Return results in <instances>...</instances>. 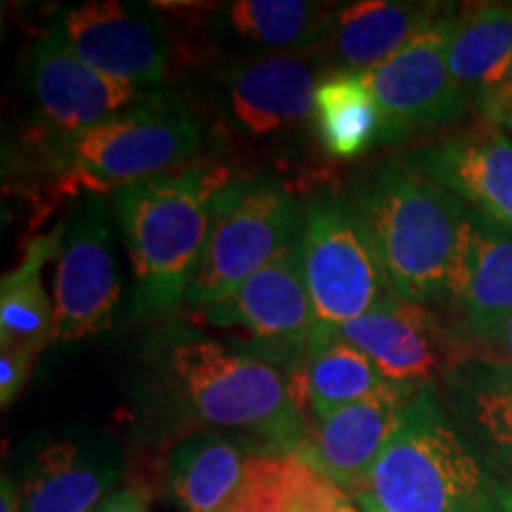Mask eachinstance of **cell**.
I'll return each mask as SVG.
<instances>
[{"mask_svg":"<svg viewBox=\"0 0 512 512\" xmlns=\"http://www.w3.org/2000/svg\"><path fill=\"white\" fill-rule=\"evenodd\" d=\"M415 389L420 387L389 382L380 392L339 408L309 430L297 456L316 467L344 496H356L394 437Z\"/></svg>","mask_w":512,"mask_h":512,"instance_id":"obj_17","label":"cell"},{"mask_svg":"<svg viewBox=\"0 0 512 512\" xmlns=\"http://www.w3.org/2000/svg\"><path fill=\"white\" fill-rule=\"evenodd\" d=\"M351 211L396 297L448 306L470 214L460 197L392 162L363 185Z\"/></svg>","mask_w":512,"mask_h":512,"instance_id":"obj_3","label":"cell"},{"mask_svg":"<svg viewBox=\"0 0 512 512\" xmlns=\"http://www.w3.org/2000/svg\"><path fill=\"white\" fill-rule=\"evenodd\" d=\"M124 477V453L110 437L43 448L24 482L22 512H93Z\"/></svg>","mask_w":512,"mask_h":512,"instance_id":"obj_21","label":"cell"},{"mask_svg":"<svg viewBox=\"0 0 512 512\" xmlns=\"http://www.w3.org/2000/svg\"><path fill=\"white\" fill-rule=\"evenodd\" d=\"M375 363L332 332H318L302 366V392L316 420L387 387ZM394 384V382H392Z\"/></svg>","mask_w":512,"mask_h":512,"instance_id":"obj_25","label":"cell"},{"mask_svg":"<svg viewBox=\"0 0 512 512\" xmlns=\"http://www.w3.org/2000/svg\"><path fill=\"white\" fill-rule=\"evenodd\" d=\"M64 223L24 247L22 259L0 283V342L41 354L55 339V304L43 285V268L60 254Z\"/></svg>","mask_w":512,"mask_h":512,"instance_id":"obj_24","label":"cell"},{"mask_svg":"<svg viewBox=\"0 0 512 512\" xmlns=\"http://www.w3.org/2000/svg\"><path fill=\"white\" fill-rule=\"evenodd\" d=\"M332 335L361 349L387 382L422 387L441 380L465 354L456 332L446 328L427 306L406 302L392 294L351 323L339 325Z\"/></svg>","mask_w":512,"mask_h":512,"instance_id":"obj_14","label":"cell"},{"mask_svg":"<svg viewBox=\"0 0 512 512\" xmlns=\"http://www.w3.org/2000/svg\"><path fill=\"white\" fill-rule=\"evenodd\" d=\"M448 309L456 313V335L467 349L512 316V230L472 207Z\"/></svg>","mask_w":512,"mask_h":512,"instance_id":"obj_18","label":"cell"},{"mask_svg":"<svg viewBox=\"0 0 512 512\" xmlns=\"http://www.w3.org/2000/svg\"><path fill=\"white\" fill-rule=\"evenodd\" d=\"M121 302L112 216L100 195H83L64 221L53 304L55 339L74 342L112 323Z\"/></svg>","mask_w":512,"mask_h":512,"instance_id":"obj_13","label":"cell"},{"mask_svg":"<svg viewBox=\"0 0 512 512\" xmlns=\"http://www.w3.org/2000/svg\"><path fill=\"white\" fill-rule=\"evenodd\" d=\"M318 53L226 57L209 72V98L230 131L247 138H273L313 114Z\"/></svg>","mask_w":512,"mask_h":512,"instance_id":"obj_11","label":"cell"},{"mask_svg":"<svg viewBox=\"0 0 512 512\" xmlns=\"http://www.w3.org/2000/svg\"><path fill=\"white\" fill-rule=\"evenodd\" d=\"M202 147V126L178 93L150 91L81 133L57 157L50 181L67 195H107L178 171Z\"/></svg>","mask_w":512,"mask_h":512,"instance_id":"obj_5","label":"cell"},{"mask_svg":"<svg viewBox=\"0 0 512 512\" xmlns=\"http://www.w3.org/2000/svg\"><path fill=\"white\" fill-rule=\"evenodd\" d=\"M0 512H22V498H19L15 484L8 475H3V489H0Z\"/></svg>","mask_w":512,"mask_h":512,"instance_id":"obj_31","label":"cell"},{"mask_svg":"<svg viewBox=\"0 0 512 512\" xmlns=\"http://www.w3.org/2000/svg\"><path fill=\"white\" fill-rule=\"evenodd\" d=\"M475 351H467L472 356H482L489 358V361H498L505 363V366H512V316H508L498 325L496 330H491L484 339H479L475 347H470Z\"/></svg>","mask_w":512,"mask_h":512,"instance_id":"obj_29","label":"cell"},{"mask_svg":"<svg viewBox=\"0 0 512 512\" xmlns=\"http://www.w3.org/2000/svg\"><path fill=\"white\" fill-rule=\"evenodd\" d=\"M313 124L332 159H354L377 145L380 112L363 74H332L318 83Z\"/></svg>","mask_w":512,"mask_h":512,"instance_id":"obj_26","label":"cell"},{"mask_svg":"<svg viewBox=\"0 0 512 512\" xmlns=\"http://www.w3.org/2000/svg\"><path fill=\"white\" fill-rule=\"evenodd\" d=\"M339 5L309 0H235L195 5L197 31L226 57L320 53Z\"/></svg>","mask_w":512,"mask_h":512,"instance_id":"obj_15","label":"cell"},{"mask_svg":"<svg viewBox=\"0 0 512 512\" xmlns=\"http://www.w3.org/2000/svg\"><path fill=\"white\" fill-rule=\"evenodd\" d=\"M24 72L34 105L24 147L29 164L48 178L72 140L117 117L145 95L88 67L46 31L29 46Z\"/></svg>","mask_w":512,"mask_h":512,"instance_id":"obj_7","label":"cell"},{"mask_svg":"<svg viewBox=\"0 0 512 512\" xmlns=\"http://www.w3.org/2000/svg\"><path fill=\"white\" fill-rule=\"evenodd\" d=\"M403 162L512 230V138L479 121L408 152Z\"/></svg>","mask_w":512,"mask_h":512,"instance_id":"obj_16","label":"cell"},{"mask_svg":"<svg viewBox=\"0 0 512 512\" xmlns=\"http://www.w3.org/2000/svg\"><path fill=\"white\" fill-rule=\"evenodd\" d=\"M335 512H363V510H358L356 505H351L349 498H344V501L337 505V510H335Z\"/></svg>","mask_w":512,"mask_h":512,"instance_id":"obj_32","label":"cell"},{"mask_svg":"<svg viewBox=\"0 0 512 512\" xmlns=\"http://www.w3.org/2000/svg\"><path fill=\"white\" fill-rule=\"evenodd\" d=\"M216 328H238L252 337V354L273 366L306 363L318 335V320L304 283L299 242L219 304L204 309Z\"/></svg>","mask_w":512,"mask_h":512,"instance_id":"obj_12","label":"cell"},{"mask_svg":"<svg viewBox=\"0 0 512 512\" xmlns=\"http://www.w3.org/2000/svg\"><path fill=\"white\" fill-rule=\"evenodd\" d=\"M456 8L366 76L380 112L377 145L406 143L470 110L448 67V36Z\"/></svg>","mask_w":512,"mask_h":512,"instance_id":"obj_10","label":"cell"},{"mask_svg":"<svg viewBox=\"0 0 512 512\" xmlns=\"http://www.w3.org/2000/svg\"><path fill=\"white\" fill-rule=\"evenodd\" d=\"M448 67L470 107L494 91L512 67V3L456 10L448 36Z\"/></svg>","mask_w":512,"mask_h":512,"instance_id":"obj_23","label":"cell"},{"mask_svg":"<svg viewBox=\"0 0 512 512\" xmlns=\"http://www.w3.org/2000/svg\"><path fill=\"white\" fill-rule=\"evenodd\" d=\"M444 3H366L339 5L332 31L320 48L323 72L368 74L384 60L399 53L403 46L420 36L444 17Z\"/></svg>","mask_w":512,"mask_h":512,"instance_id":"obj_20","label":"cell"},{"mask_svg":"<svg viewBox=\"0 0 512 512\" xmlns=\"http://www.w3.org/2000/svg\"><path fill=\"white\" fill-rule=\"evenodd\" d=\"M36 351L27 347H17V344L0 342V403L5 408L17 399L24 384L29 382L31 368H34Z\"/></svg>","mask_w":512,"mask_h":512,"instance_id":"obj_27","label":"cell"},{"mask_svg":"<svg viewBox=\"0 0 512 512\" xmlns=\"http://www.w3.org/2000/svg\"><path fill=\"white\" fill-rule=\"evenodd\" d=\"M46 34L88 67L138 91H162L171 69V34L157 5L93 0L62 8Z\"/></svg>","mask_w":512,"mask_h":512,"instance_id":"obj_9","label":"cell"},{"mask_svg":"<svg viewBox=\"0 0 512 512\" xmlns=\"http://www.w3.org/2000/svg\"><path fill=\"white\" fill-rule=\"evenodd\" d=\"M228 181L221 166H188L114 192L136 316L159 318L185 302L207 240L211 200Z\"/></svg>","mask_w":512,"mask_h":512,"instance_id":"obj_4","label":"cell"},{"mask_svg":"<svg viewBox=\"0 0 512 512\" xmlns=\"http://www.w3.org/2000/svg\"><path fill=\"white\" fill-rule=\"evenodd\" d=\"M252 456L240 441L214 430L178 441L169 453V484L183 512H233Z\"/></svg>","mask_w":512,"mask_h":512,"instance_id":"obj_22","label":"cell"},{"mask_svg":"<svg viewBox=\"0 0 512 512\" xmlns=\"http://www.w3.org/2000/svg\"><path fill=\"white\" fill-rule=\"evenodd\" d=\"M93 512H147V505L133 489H117L102 501Z\"/></svg>","mask_w":512,"mask_h":512,"instance_id":"obj_30","label":"cell"},{"mask_svg":"<svg viewBox=\"0 0 512 512\" xmlns=\"http://www.w3.org/2000/svg\"><path fill=\"white\" fill-rule=\"evenodd\" d=\"M441 387L463 437L512 486V366L465 354L441 375Z\"/></svg>","mask_w":512,"mask_h":512,"instance_id":"obj_19","label":"cell"},{"mask_svg":"<svg viewBox=\"0 0 512 512\" xmlns=\"http://www.w3.org/2000/svg\"><path fill=\"white\" fill-rule=\"evenodd\" d=\"M354 498L363 512H512V486L463 437L437 382L415 389Z\"/></svg>","mask_w":512,"mask_h":512,"instance_id":"obj_2","label":"cell"},{"mask_svg":"<svg viewBox=\"0 0 512 512\" xmlns=\"http://www.w3.org/2000/svg\"><path fill=\"white\" fill-rule=\"evenodd\" d=\"M299 256L318 332L337 330L394 294L356 226L351 204L335 195L320 197L304 211Z\"/></svg>","mask_w":512,"mask_h":512,"instance_id":"obj_8","label":"cell"},{"mask_svg":"<svg viewBox=\"0 0 512 512\" xmlns=\"http://www.w3.org/2000/svg\"><path fill=\"white\" fill-rule=\"evenodd\" d=\"M304 214L275 178H230L209 209V230L185 302L197 309L223 302L302 238Z\"/></svg>","mask_w":512,"mask_h":512,"instance_id":"obj_6","label":"cell"},{"mask_svg":"<svg viewBox=\"0 0 512 512\" xmlns=\"http://www.w3.org/2000/svg\"><path fill=\"white\" fill-rule=\"evenodd\" d=\"M475 110L486 124L498 126L505 133H512V67L505 79L491 93L475 102Z\"/></svg>","mask_w":512,"mask_h":512,"instance_id":"obj_28","label":"cell"},{"mask_svg":"<svg viewBox=\"0 0 512 512\" xmlns=\"http://www.w3.org/2000/svg\"><path fill=\"white\" fill-rule=\"evenodd\" d=\"M152 370V392L176 418L252 434L275 453H297L309 437L299 373L287 377L273 363L188 330L162 339Z\"/></svg>","mask_w":512,"mask_h":512,"instance_id":"obj_1","label":"cell"}]
</instances>
